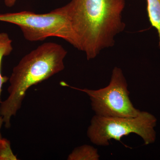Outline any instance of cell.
Returning a JSON list of instances; mask_svg holds the SVG:
<instances>
[{
    "mask_svg": "<svg viewBox=\"0 0 160 160\" xmlns=\"http://www.w3.org/2000/svg\"><path fill=\"white\" fill-rule=\"evenodd\" d=\"M126 0H72L67 4L78 43L88 60L111 48L126 28L122 12Z\"/></svg>",
    "mask_w": 160,
    "mask_h": 160,
    "instance_id": "1",
    "label": "cell"
},
{
    "mask_svg": "<svg viewBox=\"0 0 160 160\" xmlns=\"http://www.w3.org/2000/svg\"><path fill=\"white\" fill-rule=\"evenodd\" d=\"M67 54L62 45L44 43L24 56L15 66L9 79V95L0 104V115L6 128L10 127L11 118L21 108L27 90L64 70Z\"/></svg>",
    "mask_w": 160,
    "mask_h": 160,
    "instance_id": "2",
    "label": "cell"
},
{
    "mask_svg": "<svg viewBox=\"0 0 160 160\" xmlns=\"http://www.w3.org/2000/svg\"><path fill=\"white\" fill-rule=\"evenodd\" d=\"M0 22L19 27L27 41H43L56 37L66 41L78 49V43L72 26L67 4L43 14L22 11L0 14Z\"/></svg>",
    "mask_w": 160,
    "mask_h": 160,
    "instance_id": "3",
    "label": "cell"
},
{
    "mask_svg": "<svg viewBox=\"0 0 160 160\" xmlns=\"http://www.w3.org/2000/svg\"><path fill=\"white\" fill-rule=\"evenodd\" d=\"M155 119L149 113L140 112L135 117H104L96 115L91 119L87 135L90 141L100 146L109 145V141L121 138L131 133L142 138L146 144L153 142Z\"/></svg>",
    "mask_w": 160,
    "mask_h": 160,
    "instance_id": "4",
    "label": "cell"
},
{
    "mask_svg": "<svg viewBox=\"0 0 160 160\" xmlns=\"http://www.w3.org/2000/svg\"><path fill=\"white\" fill-rule=\"evenodd\" d=\"M61 84L88 95L91 100L92 108L97 115L135 117L141 112L135 108L130 101L127 81L122 69L118 67H114L109 85L102 89H81L72 87L64 82Z\"/></svg>",
    "mask_w": 160,
    "mask_h": 160,
    "instance_id": "5",
    "label": "cell"
},
{
    "mask_svg": "<svg viewBox=\"0 0 160 160\" xmlns=\"http://www.w3.org/2000/svg\"><path fill=\"white\" fill-rule=\"evenodd\" d=\"M12 40L9 37V34L6 32H0V104L2 88L4 83L6 82L9 78L3 76L2 73V64L3 58L9 56L13 50ZM2 119L0 115V122Z\"/></svg>",
    "mask_w": 160,
    "mask_h": 160,
    "instance_id": "6",
    "label": "cell"
},
{
    "mask_svg": "<svg viewBox=\"0 0 160 160\" xmlns=\"http://www.w3.org/2000/svg\"><path fill=\"white\" fill-rule=\"evenodd\" d=\"M149 22L157 31L160 49V0H146Z\"/></svg>",
    "mask_w": 160,
    "mask_h": 160,
    "instance_id": "7",
    "label": "cell"
},
{
    "mask_svg": "<svg viewBox=\"0 0 160 160\" xmlns=\"http://www.w3.org/2000/svg\"><path fill=\"white\" fill-rule=\"evenodd\" d=\"M100 156L97 149L91 146L84 145L77 147L68 156V160H98Z\"/></svg>",
    "mask_w": 160,
    "mask_h": 160,
    "instance_id": "8",
    "label": "cell"
},
{
    "mask_svg": "<svg viewBox=\"0 0 160 160\" xmlns=\"http://www.w3.org/2000/svg\"><path fill=\"white\" fill-rule=\"evenodd\" d=\"M12 152L9 140L2 137L0 138V160H17Z\"/></svg>",
    "mask_w": 160,
    "mask_h": 160,
    "instance_id": "9",
    "label": "cell"
},
{
    "mask_svg": "<svg viewBox=\"0 0 160 160\" xmlns=\"http://www.w3.org/2000/svg\"><path fill=\"white\" fill-rule=\"evenodd\" d=\"M18 0H4L5 6L8 7H12L14 6Z\"/></svg>",
    "mask_w": 160,
    "mask_h": 160,
    "instance_id": "10",
    "label": "cell"
}]
</instances>
